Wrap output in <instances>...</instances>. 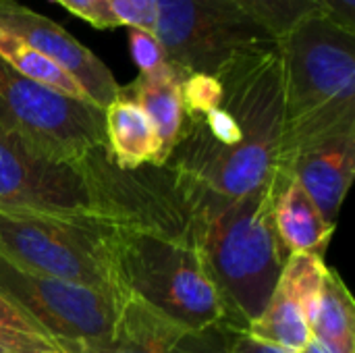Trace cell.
<instances>
[{
	"mask_svg": "<svg viewBox=\"0 0 355 353\" xmlns=\"http://www.w3.org/2000/svg\"><path fill=\"white\" fill-rule=\"evenodd\" d=\"M223 102L185 117L166 166L223 198H241L283 173L285 100L279 44L235 54L218 73Z\"/></svg>",
	"mask_w": 355,
	"mask_h": 353,
	"instance_id": "6da1fadb",
	"label": "cell"
},
{
	"mask_svg": "<svg viewBox=\"0 0 355 353\" xmlns=\"http://www.w3.org/2000/svg\"><path fill=\"white\" fill-rule=\"evenodd\" d=\"M281 175L241 198H223L179 175L193 206L200 254L245 329L264 310L289 256L272 216Z\"/></svg>",
	"mask_w": 355,
	"mask_h": 353,
	"instance_id": "7a4b0ae2",
	"label": "cell"
},
{
	"mask_svg": "<svg viewBox=\"0 0 355 353\" xmlns=\"http://www.w3.org/2000/svg\"><path fill=\"white\" fill-rule=\"evenodd\" d=\"M283 62V173L306 148L355 133V31L322 12L279 40Z\"/></svg>",
	"mask_w": 355,
	"mask_h": 353,
	"instance_id": "3957f363",
	"label": "cell"
},
{
	"mask_svg": "<svg viewBox=\"0 0 355 353\" xmlns=\"http://www.w3.org/2000/svg\"><path fill=\"white\" fill-rule=\"evenodd\" d=\"M116 273L123 293L185 327H227L245 333L196 246L121 225Z\"/></svg>",
	"mask_w": 355,
	"mask_h": 353,
	"instance_id": "277c9868",
	"label": "cell"
},
{
	"mask_svg": "<svg viewBox=\"0 0 355 353\" xmlns=\"http://www.w3.org/2000/svg\"><path fill=\"white\" fill-rule=\"evenodd\" d=\"M121 225L102 214L0 212V256L10 264L123 300L116 273Z\"/></svg>",
	"mask_w": 355,
	"mask_h": 353,
	"instance_id": "5b68a950",
	"label": "cell"
},
{
	"mask_svg": "<svg viewBox=\"0 0 355 353\" xmlns=\"http://www.w3.org/2000/svg\"><path fill=\"white\" fill-rule=\"evenodd\" d=\"M0 133L60 162H79L106 146L102 108L35 83L2 58Z\"/></svg>",
	"mask_w": 355,
	"mask_h": 353,
	"instance_id": "8992f818",
	"label": "cell"
},
{
	"mask_svg": "<svg viewBox=\"0 0 355 353\" xmlns=\"http://www.w3.org/2000/svg\"><path fill=\"white\" fill-rule=\"evenodd\" d=\"M154 33L183 75H216L235 54L279 44L235 0H156Z\"/></svg>",
	"mask_w": 355,
	"mask_h": 353,
	"instance_id": "52a82bcc",
	"label": "cell"
},
{
	"mask_svg": "<svg viewBox=\"0 0 355 353\" xmlns=\"http://www.w3.org/2000/svg\"><path fill=\"white\" fill-rule=\"evenodd\" d=\"M0 293L23 308L64 353L104 343L121 304L96 289L19 268L2 256Z\"/></svg>",
	"mask_w": 355,
	"mask_h": 353,
	"instance_id": "ba28073f",
	"label": "cell"
},
{
	"mask_svg": "<svg viewBox=\"0 0 355 353\" xmlns=\"http://www.w3.org/2000/svg\"><path fill=\"white\" fill-rule=\"evenodd\" d=\"M0 212L98 214L79 162L48 158L0 133Z\"/></svg>",
	"mask_w": 355,
	"mask_h": 353,
	"instance_id": "9c48e42d",
	"label": "cell"
},
{
	"mask_svg": "<svg viewBox=\"0 0 355 353\" xmlns=\"http://www.w3.org/2000/svg\"><path fill=\"white\" fill-rule=\"evenodd\" d=\"M237 335L241 333L227 327H185L125 293L112 335L104 343L71 353H229Z\"/></svg>",
	"mask_w": 355,
	"mask_h": 353,
	"instance_id": "30bf717a",
	"label": "cell"
},
{
	"mask_svg": "<svg viewBox=\"0 0 355 353\" xmlns=\"http://www.w3.org/2000/svg\"><path fill=\"white\" fill-rule=\"evenodd\" d=\"M0 29L29 44L64 69L98 108L104 110L119 98L121 85L116 83L112 71L52 19L23 6L17 0H0Z\"/></svg>",
	"mask_w": 355,
	"mask_h": 353,
	"instance_id": "8fae6325",
	"label": "cell"
},
{
	"mask_svg": "<svg viewBox=\"0 0 355 353\" xmlns=\"http://www.w3.org/2000/svg\"><path fill=\"white\" fill-rule=\"evenodd\" d=\"M327 268L320 254H289L264 310L248 325L245 333L258 341L302 352L312 339L310 316L322 291Z\"/></svg>",
	"mask_w": 355,
	"mask_h": 353,
	"instance_id": "7c38bea8",
	"label": "cell"
},
{
	"mask_svg": "<svg viewBox=\"0 0 355 353\" xmlns=\"http://www.w3.org/2000/svg\"><path fill=\"white\" fill-rule=\"evenodd\" d=\"M322 216L337 225L355 175V133H343L302 150L287 166Z\"/></svg>",
	"mask_w": 355,
	"mask_h": 353,
	"instance_id": "4fadbf2b",
	"label": "cell"
},
{
	"mask_svg": "<svg viewBox=\"0 0 355 353\" xmlns=\"http://www.w3.org/2000/svg\"><path fill=\"white\" fill-rule=\"evenodd\" d=\"M272 216L287 254L310 252L324 256L337 225L322 216L318 206L291 173L281 175Z\"/></svg>",
	"mask_w": 355,
	"mask_h": 353,
	"instance_id": "5bb4252c",
	"label": "cell"
},
{
	"mask_svg": "<svg viewBox=\"0 0 355 353\" xmlns=\"http://www.w3.org/2000/svg\"><path fill=\"white\" fill-rule=\"evenodd\" d=\"M104 135L110 158L121 171H135L144 164L160 166L158 135L139 104L123 89L104 108Z\"/></svg>",
	"mask_w": 355,
	"mask_h": 353,
	"instance_id": "9a60e30c",
	"label": "cell"
},
{
	"mask_svg": "<svg viewBox=\"0 0 355 353\" xmlns=\"http://www.w3.org/2000/svg\"><path fill=\"white\" fill-rule=\"evenodd\" d=\"M185 75L175 67L160 75H139L131 85L121 87L150 119L158 141H160V164L166 162L173 148L177 146L183 131V102H181V79Z\"/></svg>",
	"mask_w": 355,
	"mask_h": 353,
	"instance_id": "2e32d148",
	"label": "cell"
},
{
	"mask_svg": "<svg viewBox=\"0 0 355 353\" xmlns=\"http://www.w3.org/2000/svg\"><path fill=\"white\" fill-rule=\"evenodd\" d=\"M310 333L331 353H355L354 298L335 268H327L322 291L310 316Z\"/></svg>",
	"mask_w": 355,
	"mask_h": 353,
	"instance_id": "e0dca14e",
	"label": "cell"
},
{
	"mask_svg": "<svg viewBox=\"0 0 355 353\" xmlns=\"http://www.w3.org/2000/svg\"><path fill=\"white\" fill-rule=\"evenodd\" d=\"M0 58L6 64H10L19 75L27 77L44 87H50L64 96L89 102L83 87L64 69H60L56 62H52L44 54H40L35 48H31L29 44L21 42L19 37L6 33L2 29H0Z\"/></svg>",
	"mask_w": 355,
	"mask_h": 353,
	"instance_id": "ac0fdd59",
	"label": "cell"
},
{
	"mask_svg": "<svg viewBox=\"0 0 355 353\" xmlns=\"http://www.w3.org/2000/svg\"><path fill=\"white\" fill-rule=\"evenodd\" d=\"M248 15L264 25L277 40L287 35L300 21L320 12L316 0H235Z\"/></svg>",
	"mask_w": 355,
	"mask_h": 353,
	"instance_id": "d6986e66",
	"label": "cell"
},
{
	"mask_svg": "<svg viewBox=\"0 0 355 353\" xmlns=\"http://www.w3.org/2000/svg\"><path fill=\"white\" fill-rule=\"evenodd\" d=\"M181 102L185 117H198L223 102V85L216 75L187 73L181 79Z\"/></svg>",
	"mask_w": 355,
	"mask_h": 353,
	"instance_id": "ffe728a7",
	"label": "cell"
},
{
	"mask_svg": "<svg viewBox=\"0 0 355 353\" xmlns=\"http://www.w3.org/2000/svg\"><path fill=\"white\" fill-rule=\"evenodd\" d=\"M129 31V50L135 67L139 69V75L152 77L168 71L173 64L166 58V52L156 37V33L139 29V27H127Z\"/></svg>",
	"mask_w": 355,
	"mask_h": 353,
	"instance_id": "44dd1931",
	"label": "cell"
},
{
	"mask_svg": "<svg viewBox=\"0 0 355 353\" xmlns=\"http://www.w3.org/2000/svg\"><path fill=\"white\" fill-rule=\"evenodd\" d=\"M0 335H25L54 345V341L44 333V329L4 293H0Z\"/></svg>",
	"mask_w": 355,
	"mask_h": 353,
	"instance_id": "7402d4cb",
	"label": "cell"
},
{
	"mask_svg": "<svg viewBox=\"0 0 355 353\" xmlns=\"http://www.w3.org/2000/svg\"><path fill=\"white\" fill-rule=\"evenodd\" d=\"M64 6L71 15L87 21L96 29H116L121 21L116 19L110 0H54Z\"/></svg>",
	"mask_w": 355,
	"mask_h": 353,
	"instance_id": "603a6c76",
	"label": "cell"
},
{
	"mask_svg": "<svg viewBox=\"0 0 355 353\" xmlns=\"http://www.w3.org/2000/svg\"><path fill=\"white\" fill-rule=\"evenodd\" d=\"M110 6L121 21V27L156 29V0H110Z\"/></svg>",
	"mask_w": 355,
	"mask_h": 353,
	"instance_id": "cb8c5ba5",
	"label": "cell"
},
{
	"mask_svg": "<svg viewBox=\"0 0 355 353\" xmlns=\"http://www.w3.org/2000/svg\"><path fill=\"white\" fill-rule=\"evenodd\" d=\"M58 350L56 345L25 337V335H0V353H44Z\"/></svg>",
	"mask_w": 355,
	"mask_h": 353,
	"instance_id": "d4e9b609",
	"label": "cell"
},
{
	"mask_svg": "<svg viewBox=\"0 0 355 353\" xmlns=\"http://www.w3.org/2000/svg\"><path fill=\"white\" fill-rule=\"evenodd\" d=\"M320 12L345 27L347 31H355V0H316Z\"/></svg>",
	"mask_w": 355,
	"mask_h": 353,
	"instance_id": "484cf974",
	"label": "cell"
},
{
	"mask_svg": "<svg viewBox=\"0 0 355 353\" xmlns=\"http://www.w3.org/2000/svg\"><path fill=\"white\" fill-rule=\"evenodd\" d=\"M229 353H295L285 350V347H279V345H272V343H264V341H258L254 337H250L248 333H241L237 335V339L233 341Z\"/></svg>",
	"mask_w": 355,
	"mask_h": 353,
	"instance_id": "4316f807",
	"label": "cell"
},
{
	"mask_svg": "<svg viewBox=\"0 0 355 353\" xmlns=\"http://www.w3.org/2000/svg\"><path fill=\"white\" fill-rule=\"evenodd\" d=\"M300 353H331V352H329V350H327V347H324L322 343H318V341H316V339L312 337V339H310V341L306 343V347H304V350H302Z\"/></svg>",
	"mask_w": 355,
	"mask_h": 353,
	"instance_id": "83f0119b",
	"label": "cell"
},
{
	"mask_svg": "<svg viewBox=\"0 0 355 353\" xmlns=\"http://www.w3.org/2000/svg\"><path fill=\"white\" fill-rule=\"evenodd\" d=\"M44 353H64V352H60V350H52V352H44Z\"/></svg>",
	"mask_w": 355,
	"mask_h": 353,
	"instance_id": "f1b7e54d",
	"label": "cell"
}]
</instances>
